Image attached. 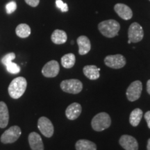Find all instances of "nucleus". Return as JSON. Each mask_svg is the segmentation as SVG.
<instances>
[{"instance_id": "obj_1", "label": "nucleus", "mask_w": 150, "mask_h": 150, "mask_svg": "<svg viewBox=\"0 0 150 150\" xmlns=\"http://www.w3.org/2000/svg\"><path fill=\"white\" fill-rule=\"evenodd\" d=\"M27 81L25 78L19 76L14 79L8 86V94L13 99H19L21 97L27 89Z\"/></svg>"}, {"instance_id": "obj_2", "label": "nucleus", "mask_w": 150, "mask_h": 150, "mask_svg": "<svg viewBox=\"0 0 150 150\" xmlns=\"http://www.w3.org/2000/svg\"><path fill=\"white\" fill-rule=\"evenodd\" d=\"M98 29L103 35L107 38H113L118 34L120 26L114 20H108L99 24Z\"/></svg>"}, {"instance_id": "obj_3", "label": "nucleus", "mask_w": 150, "mask_h": 150, "mask_svg": "<svg viewBox=\"0 0 150 150\" xmlns=\"http://www.w3.org/2000/svg\"><path fill=\"white\" fill-rule=\"evenodd\" d=\"M111 125L110 115L105 112H99L93 118L91 125L93 129L96 131H102L108 129Z\"/></svg>"}, {"instance_id": "obj_4", "label": "nucleus", "mask_w": 150, "mask_h": 150, "mask_svg": "<svg viewBox=\"0 0 150 150\" xmlns=\"http://www.w3.org/2000/svg\"><path fill=\"white\" fill-rule=\"evenodd\" d=\"M61 88L65 93L78 94L83 89V84L81 81L76 79L64 80L61 83Z\"/></svg>"}, {"instance_id": "obj_5", "label": "nucleus", "mask_w": 150, "mask_h": 150, "mask_svg": "<svg viewBox=\"0 0 150 150\" xmlns=\"http://www.w3.org/2000/svg\"><path fill=\"white\" fill-rule=\"evenodd\" d=\"M21 129L18 126H13L6 130L1 136V142L4 144L15 142L21 136Z\"/></svg>"}, {"instance_id": "obj_6", "label": "nucleus", "mask_w": 150, "mask_h": 150, "mask_svg": "<svg viewBox=\"0 0 150 150\" xmlns=\"http://www.w3.org/2000/svg\"><path fill=\"white\" fill-rule=\"evenodd\" d=\"M142 84L140 81L132 82L127 90V97L130 102H134L140 98L142 93Z\"/></svg>"}, {"instance_id": "obj_7", "label": "nucleus", "mask_w": 150, "mask_h": 150, "mask_svg": "<svg viewBox=\"0 0 150 150\" xmlns=\"http://www.w3.org/2000/svg\"><path fill=\"white\" fill-rule=\"evenodd\" d=\"M144 36L142 27L137 22H134L130 25L128 30L129 40L131 42H138L141 41Z\"/></svg>"}, {"instance_id": "obj_8", "label": "nucleus", "mask_w": 150, "mask_h": 150, "mask_svg": "<svg viewBox=\"0 0 150 150\" xmlns=\"http://www.w3.org/2000/svg\"><path fill=\"white\" fill-rule=\"evenodd\" d=\"M106 66L113 69H120L126 65V59L121 54L107 56L104 59Z\"/></svg>"}, {"instance_id": "obj_9", "label": "nucleus", "mask_w": 150, "mask_h": 150, "mask_svg": "<svg viewBox=\"0 0 150 150\" xmlns=\"http://www.w3.org/2000/svg\"><path fill=\"white\" fill-rule=\"evenodd\" d=\"M38 127L43 136L50 138L54 134V126L52 122L46 117H41L38 121Z\"/></svg>"}, {"instance_id": "obj_10", "label": "nucleus", "mask_w": 150, "mask_h": 150, "mask_svg": "<svg viewBox=\"0 0 150 150\" xmlns=\"http://www.w3.org/2000/svg\"><path fill=\"white\" fill-rule=\"evenodd\" d=\"M60 71L59 63L56 61H50L44 65L42 69L43 76L47 78L55 77L58 75Z\"/></svg>"}, {"instance_id": "obj_11", "label": "nucleus", "mask_w": 150, "mask_h": 150, "mask_svg": "<svg viewBox=\"0 0 150 150\" xmlns=\"http://www.w3.org/2000/svg\"><path fill=\"white\" fill-rule=\"evenodd\" d=\"M120 145L125 150H138V143L136 139L129 135H123L119 140Z\"/></svg>"}, {"instance_id": "obj_12", "label": "nucleus", "mask_w": 150, "mask_h": 150, "mask_svg": "<svg viewBox=\"0 0 150 150\" xmlns=\"http://www.w3.org/2000/svg\"><path fill=\"white\" fill-rule=\"evenodd\" d=\"M114 10L118 16L125 20H130L133 16V12L128 6L124 4H117L114 6Z\"/></svg>"}, {"instance_id": "obj_13", "label": "nucleus", "mask_w": 150, "mask_h": 150, "mask_svg": "<svg viewBox=\"0 0 150 150\" xmlns=\"http://www.w3.org/2000/svg\"><path fill=\"white\" fill-rule=\"evenodd\" d=\"M81 110L82 108L81 104L76 102L72 103L70 106H67L66 108L65 115L70 120H76V118L79 117Z\"/></svg>"}, {"instance_id": "obj_14", "label": "nucleus", "mask_w": 150, "mask_h": 150, "mask_svg": "<svg viewBox=\"0 0 150 150\" xmlns=\"http://www.w3.org/2000/svg\"><path fill=\"white\" fill-rule=\"evenodd\" d=\"M29 143L32 150H44V145L40 135L36 132H31L29 135Z\"/></svg>"}, {"instance_id": "obj_15", "label": "nucleus", "mask_w": 150, "mask_h": 150, "mask_svg": "<svg viewBox=\"0 0 150 150\" xmlns=\"http://www.w3.org/2000/svg\"><path fill=\"white\" fill-rule=\"evenodd\" d=\"M77 44L79 46V54L80 55H85L91 51V41L86 35H81L78 38Z\"/></svg>"}, {"instance_id": "obj_16", "label": "nucleus", "mask_w": 150, "mask_h": 150, "mask_svg": "<svg viewBox=\"0 0 150 150\" xmlns=\"http://www.w3.org/2000/svg\"><path fill=\"white\" fill-rule=\"evenodd\" d=\"M9 120L8 107L4 102H0V128L7 127Z\"/></svg>"}, {"instance_id": "obj_17", "label": "nucleus", "mask_w": 150, "mask_h": 150, "mask_svg": "<svg viewBox=\"0 0 150 150\" xmlns=\"http://www.w3.org/2000/svg\"><path fill=\"white\" fill-rule=\"evenodd\" d=\"M100 69L95 65H86L83 67V74L87 78L91 80H96L99 78Z\"/></svg>"}, {"instance_id": "obj_18", "label": "nucleus", "mask_w": 150, "mask_h": 150, "mask_svg": "<svg viewBox=\"0 0 150 150\" xmlns=\"http://www.w3.org/2000/svg\"><path fill=\"white\" fill-rule=\"evenodd\" d=\"M51 39L54 44L61 45L66 42L67 40V36L66 33L64 31L60 29H56L52 33Z\"/></svg>"}, {"instance_id": "obj_19", "label": "nucleus", "mask_w": 150, "mask_h": 150, "mask_svg": "<svg viewBox=\"0 0 150 150\" xmlns=\"http://www.w3.org/2000/svg\"><path fill=\"white\" fill-rule=\"evenodd\" d=\"M76 150H97V146L93 142L88 140H79L75 145Z\"/></svg>"}, {"instance_id": "obj_20", "label": "nucleus", "mask_w": 150, "mask_h": 150, "mask_svg": "<svg viewBox=\"0 0 150 150\" xmlns=\"http://www.w3.org/2000/svg\"><path fill=\"white\" fill-rule=\"evenodd\" d=\"M142 110L140 108H136L131 112L129 116V122L133 127H137L139 125L142 117Z\"/></svg>"}, {"instance_id": "obj_21", "label": "nucleus", "mask_w": 150, "mask_h": 150, "mask_svg": "<svg viewBox=\"0 0 150 150\" xmlns=\"http://www.w3.org/2000/svg\"><path fill=\"white\" fill-rule=\"evenodd\" d=\"M76 61V58L74 54L70 53L65 54L61 58V64L63 67L69 69L74 67Z\"/></svg>"}, {"instance_id": "obj_22", "label": "nucleus", "mask_w": 150, "mask_h": 150, "mask_svg": "<svg viewBox=\"0 0 150 150\" xmlns=\"http://www.w3.org/2000/svg\"><path fill=\"white\" fill-rule=\"evenodd\" d=\"M16 33L18 36L25 38L31 34V28L27 24H20L16 27Z\"/></svg>"}, {"instance_id": "obj_23", "label": "nucleus", "mask_w": 150, "mask_h": 150, "mask_svg": "<svg viewBox=\"0 0 150 150\" xmlns=\"http://www.w3.org/2000/svg\"><path fill=\"white\" fill-rule=\"evenodd\" d=\"M6 70L8 72L11 73V74H18L20 72V67L18 65H17L16 63L11 62L8 64L6 65Z\"/></svg>"}, {"instance_id": "obj_24", "label": "nucleus", "mask_w": 150, "mask_h": 150, "mask_svg": "<svg viewBox=\"0 0 150 150\" xmlns=\"http://www.w3.org/2000/svg\"><path fill=\"white\" fill-rule=\"evenodd\" d=\"M15 58H16V54H15L14 53H13V52H11V53H9V54H7L6 55H5L2 58V59H1V63H2L3 64L6 66V65L7 64H8L9 63L12 62L13 60L15 59Z\"/></svg>"}, {"instance_id": "obj_25", "label": "nucleus", "mask_w": 150, "mask_h": 150, "mask_svg": "<svg viewBox=\"0 0 150 150\" xmlns=\"http://www.w3.org/2000/svg\"><path fill=\"white\" fill-rule=\"evenodd\" d=\"M17 4L15 1H11L6 5V10L8 14H11L16 10Z\"/></svg>"}, {"instance_id": "obj_26", "label": "nucleus", "mask_w": 150, "mask_h": 150, "mask_svg": "<svg viewBox=\"0 0 150 150\" xmlns=\"http://www.w3.org/2000/svg\"><path fill=\"white\" fill-rule=\"evenodd\" d=\"M56 4L57 8H59L62 12H67L68 11V6L67 4L63 2L62 0H56Z\"/></svg>"}, {"instance_id": "obj_27", "label": "nucleus", "mask_w": 150, "mask_h": 150, "mask_svg": "<svg viewBox=\"0 0 150 150\" xmlns=\"http://www.w3.org/2000/svg\"><path fill=\"white\" fill-rule=\"evenodd\" d=\"M28 5L32 7H36L40 3V0H24Z\"/></svg>"}, {"instance_id": "obj_28", "label": "nucleus", "mask_w": 150, "mask_h": 150, "mask_svg": "<svg viewBox=\"0 0 150 150\" xmlns=\"http://www.w3.org/2000/svg\"><path fill=\"white\" fill-rule=\"evenodd\" d=\"M145 119L147 121L148 127L150 129V110L149 111H147L145 114Z\"/></svg>"}, {"instance_id": "obj_29", "label": "nucleus", "mask_w": 150, "mask_h": 150, "mask_svg": "<svg viewBox=\"0 0 150 150\" xmlns=\"http://www.w3.org/2000/svg\"><path fill=\"white\" fill-rule=\"evenodd\" d=\"M147 93L150 95V79L148 80L147 83Z\"/></svg>"}, {"instance_id": "obj_30", "label": "nucleus", "mask_w": 150, "mask_h": 150, "mask_svg": "<svg viewBox=\"0 0 150 150\" xmlns=\"http://www.w3.org/2000/svg\"><path fill=\"white\" fill-rule=\"evenodd\" d=\"M147 150H150V138L148 140L147 142Z\"/></svg>"}, {"instance_id": "obj_31", "label": "nucleus", "mask_w": 150, "mask_h": 150, "mask_svg": "<svg viewBox=\"0 0 150 150\" xmlns=\"http://www.w3.org/2000/svg\"><path fill=\"white\" fill-rule=\"evenodd\" d=\"M128 43H129V44H130V43H131V41L130 40H128Z\"/></svg>"}, {"instance_id": "obj_32", "label": "nucleus", "mask_w": 150, "mask_h": 150, "mask_svg": "<svg viewBox=\"0 0 150 150\" xmlns=\"http://www.w3.org/2000/svg\"><path fill=\"white\" fill-rule=\"evenodd\" d=\"M149 1H150V0H149Z\"/></svg>"}]
</instances>
